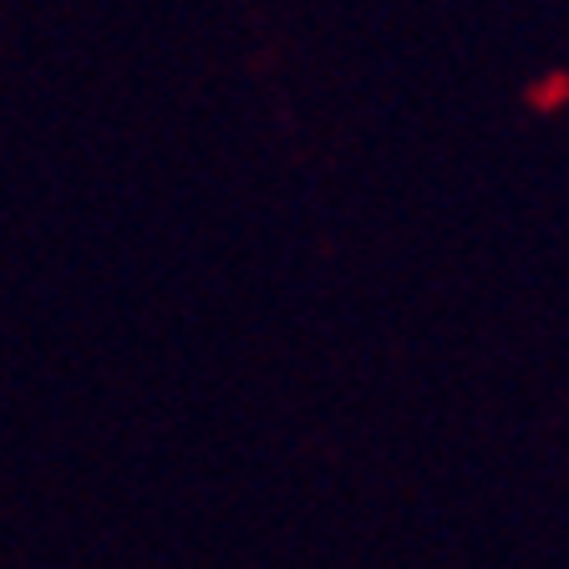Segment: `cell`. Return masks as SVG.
I'll use <instances>...</instances> for the list:
<instances>
[{
	"instance_id": "obj_1",
	"label": "cell",
	"mask_w": 569,
	"mask_h": 569,
	"mask_svg": "<svg viewBox=\"0 0 569 569\" xmlns=\"http://www.w3.org/2000/svg\"><path fill=\"white\" fill-rule=\"evenodd\" d=\"M519 102L533 118H559L569 107V67H549V71H539V77H529Z\"/></svg>"
}]
</instances>
